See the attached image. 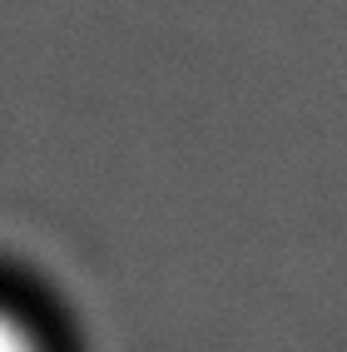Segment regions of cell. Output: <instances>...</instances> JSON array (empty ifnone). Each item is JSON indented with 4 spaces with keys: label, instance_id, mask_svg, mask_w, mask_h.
<instances>
[{
    "label": "cell",
    "instance_id": "cell-1",
    "mask_svg": "<svg viewBox=\"0 0 347 352\" xmlns=\"http://www.w3.org/2000/svg\"><path fill=\"white\" fill-rule=\"evenodd\" d=\"M0 352H40V338L10 308H0Z\"/></svg>",
    "mask_w": 347,
    "mask_h": 352
}]
</instances>
